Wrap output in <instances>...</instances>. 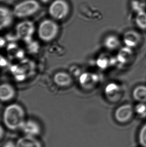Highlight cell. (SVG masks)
<instances>
[{
	"label": "cell",
	"mask_w": 146,
	"mask_h": 147,
	"mask_svg": "<svg viewBox=\"0 0 146 147\" xmlns=\"http://www.w3.org/2000/svg\"><path fill=\"white\" fill-rule=\"evenodd\" d=\"M26 120L25 109L20 104L11 103L4 109L3 121L8 129L12 131L21 129Z\"/></svg>",
	"instance_id": "1"
},
{
	"label": "cell",
	"mask_w": 146,
	"mask_h": 147,
	"mask_svg": "<svg viewBox=\"0 0 146 147\" xmlns=\"http://www.w3.org/2000/svg\"><path fill=\"white\" fill-rule=\"evenodd\" d=\"M59 27L56 22L50 19L42 21L38 29V35L40 39L45 42H51L59 34Z\"/></svg>",
	"instance_id": "2"
},
{
	"label": "cell",
	"mask_w": 146,
	"mask_h": 147,
	"mask_svg": "<svg viewBox=\"0 0 146 147\" xmlns=\"http://www.w3.org/2000/svg\"><path fill=\"white\" fill-rule=\"evenodd\" d=\"M40 8L39 3L36 0H25L16 5L13 13L18 18H26L34 15Z\"/></svg>",
	"instance_id": "3"
},
{
	"label": "cell",
	"mask_w": 146,
	"mask_h": 147,
	"mask_svg": "<svg viewBox=\"0 0 146 147\" xmlns=\"http://www.w3.org/2000/svg\"><path fill=\"white\" fill-rule=\"evenodd\" d=\"M70 7L65 0H55L49 8V13L56 20H62L69 14Z\"/></svg>",
	"instance_id": "4"
},
{
	"label": "cell",
	"mask_w": 146,
	"mask_h": 147,
	"mask_svg": "<svg viewBox=\"0 0 146 147\" xmlns=\"http://www.w3.org/2000/svg\"><path fill=\"white\" fill-rule=\"evenodd\" d=\"M134 112V108L131 104H124L116 109L115 118L120 123H126L132 119Z\"/></svg>",
	"instance_id": "5"
},
{
	"label": "cell",
	"mask_w": 146,
	"mask_h": 147,
	"mask_svg": "<svg viewBox=\"0 0 146 147\" xmlns=\"http://www.w3.org/2000/svg\"><path fill=\"white\" fill-rule=\"evenodd\" d=\"M16 31L19 38L25 40L30 39L35 31L34 24L30 21L20 22L16 26Z\"/></svg>",
	"instance_id": "6"
},
{
	"label": "cell",
	"mask_w": 146,
	"mask_h": 147,
	"mask_svg": "<svg viewBox=\"0 0 146 147\" xmlns=\"http://www.w3.org/2000/svg\"><path fill=\"white\" fill-rule=\"evenodd\" d=\"M21 129L25 135L35 137H37L42 131L39 123L33 119H26Z\"/></svg>",
	"instance_id": "7"
},
{
	"label": "cell",
	"mask_w": 146,
	"mask_h": 147,
	"mask_svg": "<svg viewBox=\"0 0 146 147\" xmlns=\"http://www.w3.org/2000/svg\"><path fill=\"white\" fill-rule=\"evenodd\" d=\"M15 88L7 82L0 84V101L5 102L11 101L16 96Z\"/></svg>",
	"instance_id": "8"
},
{
	"label": "cell",
	"mask_w": 146,
	"mask_h": 147,
	"mask_svg": "<svg viewBox=\"0 0 146 147\" xmlns=\"http://www.w3.org/2000/svg\"><path fill=\"white\" fill-rule=\"evenodd\" d=\"M141 40V36L138 32L134 30H129L125 32L123 36V42L125 46L129 48L136 47Z\"/></svg>",
	"instance_id": "9"
},
{
	"label": "cell",
	"mask_w": 146,
	"mask_h": 147,
	"mask_svg": "<svg viewBox=\"0 0 146 147\" xmlns=\"http://www.w3.org/2000/svg\"><path fill=\"white\" fill-rule=\"evenodd\" d=\"M53 80L54 83L61 88H67L73 83L71 75L65 71H59L55 74Z\"/></svg>",
	"instance_id": "10"
},
{
	"label": "cell",
	"mask_w": 146,
	"mask_h": 147,
	"mask_svg": "<svg viewBox=\"0 0 146 147\" xmlns=\"http://www.w3.org/2000/svg\"><path fill=\"white\" fill-rule=\"evenodd\" d=\"M13 13L9 9L0 7V31L7 28L12 24Z\"/></svg>",
	"instance_id": "11"
},
{
	"label": "cell",
	"mask_w": 146,
	"mask_h": 147,
	"mask_svg": "<svg viewBox=\"0 0 146 147\" xmlns=\"http://www.w3.org/2000/svg\"><path fill=\"white\" fill-rule=\"evenodd\" d=\"M17 147H43L42 144L37 138L24 135L16 143Z\"/></svg>",
	"instance_id": "12"
},
{
	"label": "cell",
	"mask_w": 146,
	"mask_h": 147,
	"mask_svg": "<svg viewBox=\"0 0 146 147\" xmlns=\"http://www.w3.org/2000/svg\"><path fill=\"white\" fill-rule=\"evenodd\" d=\"M98 82L97 76L91 73H84L80 78V83L81 86L86 88H93Z\"/></svg>",
	"instance_id": "13"
},
{
	"label": "cell",
	"mask_w": 146,
	"mask_h": 147,
	"mask_svg": "<svg viewBox=\"0 0 146 147\" xmlns=\"http://www.w3.org/2000/svg\"><path fill=\"white\" fill-rule=\"evenodd\" d=\"M121 89L120 86L115 83L108 84L105 88V92L107 98L112 100L118 99L120 94Z\"/></svg>",
	"instance_id": "14"
},
{
	"label": "cell",
	"mask_w": 146,
	"mask_h": 147,
	"mask_svg": "<svg viewBox=\"0 0 146 147\" xmlns=\"http://www.w3.org/2000/svg\"><path fill=\"white\" fill-rule=\"evenodd\" d=\"M133 97L139 102L146 103V86H137L133 90Z\"/></svg>",
	"instance_id": "15"
},
{
	"label": "cell",
	"mask_w": 146,
	"mask_h": 147,
	"mask_svg": "<svg viewBox=\"0 0 146 147\" xmlns=\"http://www.w3.org/2000/svg\"><path fill=\"white\" fill-rule=\"evenodd\" d=\"M104 44L105 47L108 49L114 50L120 46L121 41L118 37L114 35H110L106 37L104 41Z\"/></svg>",
	"instance_id": "16"
},
{
	"label": "cell",
	"mask_w": 146,
	"mask_h": 147,
	"mask_svg": "<svg viewBox=\"0 0 146 147\" xmlns=\"http://www.w3.org/2000/svg\"><path fill=\"white\" fill-rule=\"evenodd\" d=\"M132 48L126 46L120 50L117 56L119 61L122 63H127L132 57Z\"/></svg>",
	"instance_id": "17"
},
{
	"label": "cell",
	"mask_w": 146,
	"mask_h": 147,
	"mask_svg": "<svg viewBox=\"0 0 146 147\" xmlns=\"http://www.w3.org/2000/svg\"><path fill=\"white\" fill-rule=\"evenodd\" d=\"M136 23L139 28L146 29V13L144 11L139 12L136 17Z\"/></svg>",
	"instance_id": "18"
},
{
	"label": "cell",
	"mask_w": 146,
	"mask_h": 147,
	"mask_svg": "<svg viewBox=\"0 0 146 147\" xmlns=\"http://www.w3.org/2000/svg\"><path fill=\"white\" fill-rule=\"evenodd\" d=\"M134 111L141 117H146V103L139 102L135 107Z\"/></svg>",
	"instance_id": "19"
},
{
	"label": "cell",
	"mask_w": 146,
	"mask_h": 147,
	"mask_svg": "<svg viewBox=\"0 0 146 147\" xmlns=\"http://www.w3.org/2000/svg\"><path fill=\"white\" fill-rule=\"evenodd\" d=\"M139 140L142 146L146 147V123L143 125L141 129L139 135Z\"/></svg>",
	"instance_id": "20"
},
{
	"label": "cell",
	"mask_w": 146,
	"mask_h": 147,
	"mask_svg": "<svg viewBox=\"0 0 146 147\" xmlns=\"http://www.w3.org/2000/svg\"><path fill=\"white\" fill-rule=\"evenodd\" d=\"M2 147H17V144L16 143L9 141L5 142Z\"/></svg>",
	"instance_id": "21"
},
{
	"label": "cell",
	"mask_w": 146,
	"mask_h": 147,
	"mask_svg": "<svg viewBox=\"0 0 146 147\" xmlns=\"http://www.w3.org/2000/svg\"><path fill=\"white\" fill-rule=\"evenodd\" d=\"M5 134V131L3 127L0 125V140L3 137Z\"/></svg>",
	"instance_id": "22"
},
{
	"label": "cell",
	"mask_w": 146,
	"mask_h": 147,
	"mask_svg": "<svg viewBox=\"0 0 146 147\" xmlns=\"http://www.w3.org/2000/svg\"><path fill=\"white\" fill-rule=\"evenodd\" d=\"M50 0H40V1H41L43 3H47L48 2H49Z\"/></svg>",
	"instance_id": "23"
}]
</instances>
